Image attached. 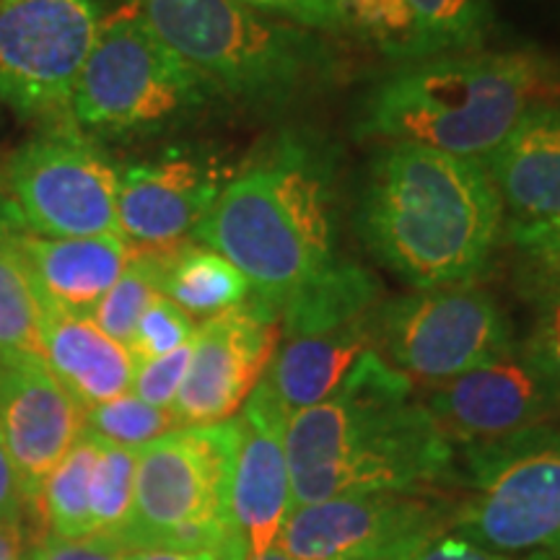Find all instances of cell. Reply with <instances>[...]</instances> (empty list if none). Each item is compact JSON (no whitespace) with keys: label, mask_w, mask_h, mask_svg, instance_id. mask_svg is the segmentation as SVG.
Here are the masks:
<instances>
[{"label":"cell","mask_w":560,"mask_h":560,"mask_svg":"<svg viewBox=\"0 0 560 560\" xmlns=\"http://www.w3.org/2000/svg\"><path fill=\"white\" fill-rule=\"evenodd\" d=\"M30 550V532L24 520L0 522V560H24Z\"/></svg>","instance_id":"cell-37"},{"label":"cell","mask_w":560,"mask_h":560,"mask_svg":"<svg viewBox=\"0 0 560 560\" xmlns=\"http://www.w3.org/2000/svg\"><path fill=\"white\" fill-rule=\"evenodd\" d=\"M355 226L412 289L472 283L501 242L503 202L480 161L389 143L369 164Z\"/></svg>","instance_id":"cell-3"},{"label":"cell","mask_w":560,"mask_h":560,"mask_svg":"<svg viewBox=\"0 0 560 560\" xmlns=\"http://www.w3.org/2000/svg\"><path fill=\"white\" fill-rule=\"evenodd\" d=\"M380 306L361 317L280 338L265 380L289 416L332 397L363 355L376 350Z\"/></svg>","instance_id":"cell-19"},{"label":"cell","mask_w":560,"mask_h":560,"mask_svg":"<svg viewBox=\"0 0 560 560\" xmlns=\"http://www.w3.org/2000/svg\"><path fill=\"white\" fill-rule=\"evenodd\" d=\"M0 436L32 511L58 462L83 436V408L45 361H0Z\"/></svg>","instance_id":"cell-16"},{"label":"cell","mask_w":560,"mask_h":560,"mask_svg":"<svg viewBox=\"0 0 560 560\" xmlns=\"http://www.w3.org/2000/svg\"><path fill=\"white\" fill-rule=\"evenodd\" d=\"M104 16L107 0H0V102L19 117L68 122Z\"/></svg>","instance_id":"cell-11"},{"label":"cell","mask_w":560,"mask_h":560,"mask_svg":"<svg viewBox=\"0 0 560 560\" xmlns=\"http://www.w3.org/2000/svg\"><path fill=\"white\" fill-rule=\"evenodd\" d=\"M535 322L520 348L522 355L560 397V291L535 299Z\"/></svg>","instance_id":"cell-31"},{"label":"cell","mask_w":560,"mask_h":560,"mask_svg":"<svg viewBox=\"0 0 560 560\" xmlns=\"http://www.w3.org/2000/svg\"><path fill=\"white\" fill-rule=\"evenodd\" d=\"M408 560H558L548 556V552H524V556H514V552H499L482 548L478 542L465 540V537L454 535V532H444L436 540L423 545L418 552H412Z\"/></svg>","instance_id":"cell-35"},{"label":"cell","mask_w":560,"mask_h":560,"mask_svg":"<svg viewBox=\"0 0 560 560\" xmlns=\"http://www.w3.org/2000/svg\"><path fill=\"white\" fill-rule=\"evenodd\" d=\"M0 361H45L42 301L13 240L11 223L0 215Z\"/></svg>","instance_id":"cell-24"},{"label":"cell","mask_w":560,"mask_h":560,"mask_svg":"<svg viewBox=\"0 0 560 560\" xmlns=\"http://www.w3.org/2000/svg\"><path fill=\"white\" fill-rule=\"evenodd\" d=\"M480 164L514 221L560 219V102L532 107Z\"/></svg>","instance_id":"cell-22"},{"label":"cell","mask_w":560,"mask_h":560,"mask_svg":"<svg viewBox=\"0 0 560 560\" xmlns=\"http://www.w3.org/2000/svg\"><path fill=\"white\" fill-rule=\"evenodd\" d=\"M560 102V68L537 52H457L402 62L361 96V140L488 159L532 107Z\"/></svg>","instance_id":"cell-4"},{"label":"cell","mask_w":560,"mask_h":560,"mask_svg":"<svg viewBox=\"0 0 560 560\" xmlns=\"http://www.w3.org/2000/svg\"><path fill=\"white\" fill-rule=\"evenodd\" d=\"M335 159L314 136L283 132L234 174L192 240L242 270L249 296L278 314L340 260Z\"/></svg>","instance_id":"cell-2"},{"label":"cell","mask_w":560,"mask_h":560,"mask_svg":"<svg viewBox=\"0 0 560 560\" xmlns=\"http://www.w3.org/2000/svg\"><path fill=\"white\" fill-rule=\"evenodd\" d=\"M450 532L499 552L560 560V418L457 452Z\"/></svg>","instance_id":"cell-8"},{"label":"cell","mask_w":560,"mask_h":560,"mask_svg":"<svg viewBox=\"0 0 560 560\" xmlns=\"http://www.w3.org/2000/svg\"><path fill=\"white\" fill-rule=\"evenodd\" d=\"M170 249L172 247H136L128 268L91 312V319L122 346H128L143 312L161 293V276H164Z\"/></svg>","instance_id":"cell-26"},{"label":"cell","mask_w":560,"mask_h":560,"mask_svg":"<svg viewBox=\"0 0 560 560\" xmlns=\"http://www.w3.org/2000/svg\"><path fill=\"white\" fill-rule=\"evenodd\" d=\"M174 429H182V425L172 410L153 408L132 392L83 412V431L122 450L140 452Z\"/></svg>","instance_id":"cell-28"},{"label":"cell","mask_w":560,"mask_h":560,"mask_svg":"<svg viewBox=\"0 0 560 560\" xmlns=\"http://www.w3.org/2000/svg\"><path fill=\"white\" fill-rule=\"evenodd\" d=\"M128 548L109 535L60 537L47 532L30 545L24 560H128Z\"/></svg>","instance_id":"cell-34"},{"label":"cell","mask_w":560,"mask_h":560,"mask_svg":"<svg viewBox=\"0 0 560 560\" xmlns=\"http://www.w3.org/2000/svg\"><path fill=\"white\" fill-rule=\"evenodd\" d=\"M278 342L280 317L252 296L198 325L190 369L172 405L179 425L234 418L268 371Z\"/></svg>","instance_id":"cell-14"},{"label":"cell","mask_w":560,"mask_h":560,"mask_svg":"<svg viewBox=\"0 0 560 560\" xmlns=\"http://www.w3.org/2000/svg\"><path fill=\"white\" fill-rule=\"evenodd\" d=\"M13 240L42 304L75 314L96 310L136 252L122 234L45 240L13 229Z\"/></svg>","instance_id":"cell-20"},{"label":"cell","mask_w":560,"mask_h":560,"mask_svg":"<svg viewBox=\"0 0 560 560\" xmlns=\"http://www.w3.org/2000/svg\"><path fill=\"white\" fill-rule=\"evenodd\" d=\"M236 418L240 444L229 493V540L221 560H257L276 548L293 511L285 446L289 412L262 376Z\"/></svg>","instance_id":"cell-13"},{"label":"cell","mask_w":560,"mask_h":560,"mask_svg":"<svg viewBox=\"0 0 560 560\" xmlns=\"http://www.w3.org/2000/svg\"><path fill=\"white\" fill-rule=\"evenodd\" d=\"M195 332H198V325H195L190 314L182 312L164 293H159L140 317L136 332L128 342V350L136 363H143L187 346V342L195 340Z\"/></svg>","instance_id":"cell-30"},{"label":"cell","mask_w":560,"mask_h":560,"mask_svg":"<svg viewBox=\"0 0 560 560\" xmlns=\"http://www.w3.org/2000/svg\"><path fill=\"white\" fill-rule=\"evenodd\" d=\"M293 509L335 495L441 493L457 482V452L416 384L376 350L325 402L289 416Z\"/></svg>","instance_id":"cell-1"},{"label":"cell","mask_w":560,"mask_h":560,"mask_svg":"<svg viewBox=\"0 0 560 560\" xmlns=\"http://www.w3.org/2000/svg\"><path fill=\"white\" fill-rule=\"evenodd\" d=\"M423 405L454 452L493 444L560 418V397L520 348L457 380L429 387Z\"/></svg>","instance_id":"cell-15"},{"label":"cell","mask_w":560,"mask_h":560,"mask_svg":"<svg viewBox=\"0 0 560 560\" xmlns=\"http://www.w3.org/2000/svg\"><path fill=\"white\" fill-rule=\"evenodd\" d=\"M221 96L213 83L156 37L125 3L104 16L68 117L83 136H151L192 117Z\"/></svg>","instance_id":"cell-6"},{"label":"cell","mask_w":560,"mask_h":560,"mask_svg":"<svg viewBox=\"0 0 560 560\" xmlns=\"http://www.w3.org/2000/svg\"><path fill=\"white\" fill-rule=\"evenodd\" d=\"M501 306L472 283L416 289L376 314V353L416 387H436L514 350Z\"/></svg>","instance_id":"cell-10"},{"label":"cell","mask_w":560,"mask_h":560,"mask_svg":"<svg viewBox=\"0 0 560 560\" xmlns=\"http://www.w3.org/2000/svg\"><path fill=\"white\" fill-rule=\"evenodd\" d=\"M120 172L73 122L47 125L0 164V215L45 240L120 234Z\"/></svg>","instance_id":"cell-9"},{"label":"cell","mask_w":560,"mask_h":560,"mask_svg":"<svg viewBox=\"0 0 560 560\" xmlns=\"http://www.w3.org/2000/svg\"><path fill=\"white\" fill-rule=\"evenodd\" d=\"M190 359H192V342H187V346L172 350V353L138 363L136 380H132L130 392L136 397H140L143 402L153 405V408L172 410L182 384H185L187 369H190Z\"/></svg>","instance_id":"cell-32"},{"label":"cell","mask_w":560,"mask_h":560,"mask_svg":"<svg viewBox=\"0 0 560 560\" xmlns=\"http://www.w3.org/2000/svg\"><path fill=\"white\" fill-rule=\"evenodd\" d=\"M242 3L304 30L327 34L348 32L346 0H242Z\"/></svg>","instance_id":"cell-33"},{"label":"cell","mask_w":560,"mask_h":560,"mask_svg":"<svg viewBox=\"0 0 560 560\" xmlns=\"http://www.w3.org/2000/svg\"><path fill=\"white\" fill-rule=\"evenodd\" d=\"M240 418L182 425L138 452L136 501L120 542L128 550H210L229 540V493Z\"/></svg>","instance_id":"cell-7"},{"label":"cell","mask_w":560,"mask_h":560,"mask_svg":"<svg viewBox=\"0 0 560 560\" xmlns=\"http://www.w3.org/2000/svg\"><path fill=\"white\" fill-rule=\"evenodd\" d=\"M128 560H221L210 550H172V548H140L130 550Z\"/></svg>","instance_id":"cell-38"},{"label":"cell","mask_w":560,"mask_h":560,"mask_svg":"<svg viewBox=\"0 0 560 560\" xmlns=\"http://www.w3.org/2000/svg\"><path fill=\"white\" fill-rule=\"evenodd\" d=\"M138 452L102 441L94 478H91V527L94 535L120 540L128 529L132 501H136Z\"/></svg>","instance_id":"cell-27"},{"label":"cell","mask_w":560,"mask_h":560,"mask_svg":"<svg viewBox=\"0 0 560 560\" xmlns=\"http://www.w3.org/2000/svg\"><path fill=\"white\" fill-rule=\"evenodd\" d=\"M30 503L21 490L16 467H13L11 454L5 450V441L0 436V522H26Z\"/></svg>","instance_id":"cell-36"},{"label":"cell","mask_w":560,"mask_h":560,"mask_svg":"<svg viewBox=\"0 0 560 560\" xmlns=\"http://www.w3.org/2000/svg\"><path fill=\"white\" fill-rule=\"evenodd\" d=\"M452 514L441 493L335 495L293 509L278 545L299 560H408L450 532Z\"/></svg>","instance_id":"cell-12"},{"label":"cell","mask_w":560,"mask_h":560,"mask_svg":"<svg viewBox=\"0 0 560 560\" xmlns=\"http://www.w3.org/2000/svg\"><path fill=\"white\" fill-rule=\"evenodd\" d=\"M221 96L285 107L338 73L330 39L242 0H125Z\"/></svg>","instance_id":"cell-5"},{"label":"cell","mask_w":560,"mask_h":560,"mask_svg":"<svg viewBox=\"0 0 560 560\" xmlns=\"http://www.w3.org/2000/svg\"><path fill=\"white\" fill-rule=\"evenodd\" d=\"M42 348L47 369L83 412L128 395L136 380L128 346L109 338L91 314L42 304Z\"/></svg>","instance_id":"cell-21"},{"label":"cell","mask_w":560,"mask_h":560,"mask_svg":"<svg viewBox=\"0 0 560 560\" xmlns=\"http://www.w3.org/2000/svg\"><path fill=\"white\" fill-rule=\"evenodd\" d=\"M102 441L83 431L70 452L47 475L39 493V511L47 527L60 537L94 535L91 527V478L100 459Z\"/></svg>","instance_id":"cell-25"},{"label":"cell","mask_w":560,"mask_h":560,"mask_svg":"<svg viewBox=\"0 0 560 560\" xmlns=\"http://www.w3.org/2000/svg\"><path fill=\"white\" fill-rule=\"evenodd\" d=\"M346 13L348 32L397 66L480 50L493 26L488 0H346Z\"/></svg>","instance_id":"cell-17"},{"label":"cell","mask_w":560,"mask_h":560,"mask_svg":"<svg viewBox=\"0 0 560 560\" xmlns=\"http://www.w3.org/2000/svg\"><path fill=\"white\" fill-rule=\"evenodd\" d=\"M257 560H299V558H293L291 552H285L283 548H280V545H276V548H270L268 552H262L260 558Z\"/></svg>","instance_id":"cell-39"},{"label":"cell","mask_w":560,"mask_h":560,"mask_svg":"<svg viewBox=\"0 0 560 560\" xmlns=\"http://www.w3.org/2000/svg\"><path fill=\"white\" fill-rule=\"evenodd\" d=\"M161 293L195 319H210L249 299L242 270L202 244H174L166 255Z\"/></svg>","instance_id":"cell-23"},{"label":"cell","mask_w":560,"mask_h":560,"mask_svg":"<svg viewBox=\"0 0 560 560\" xmlns=\"http://www.w3.org/2000/svg\"><path fill=\"white\" fill-rule=\"evenodd\" d=\"M223 190L210 161L166 156L120 174L117 223L132 247H174L198 229Z\"/></svg>","instance_id":"cell-18"},{"label":"cell","mask_w":560,"mask_h":560,"mask_svg":"<svg viewBox=\"0 0 560 560\" xmlns=\"http://www.w3.org/2000/svg\"><path fill=\"white\" fill-rule=\"evenodd\" d=\"M509 242L520 255L532 296L560 291V219L511 221Z\"/></svg>","instance_id":"cell-29"}]
</instances>
